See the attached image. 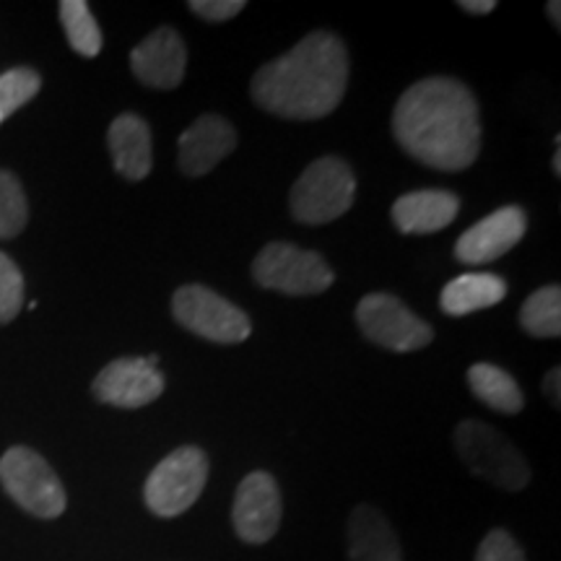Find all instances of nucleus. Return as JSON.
<instances>
[{"instance_id": "1", "label": "nucleus", "mask_w": 561, "mask_h": 561, "mask_svg": "<svg viewBox=\"0 0 561 561\" xmlns=\"http://www.w3.org/2000/svg\"><path fill=\"white\" fill-rule=\"evenodd\" d=\"M392 133L421 164L439 172H462L481 151L479 102L462 81L432 76L413 83L398 100Z\"/></svg>"}, {"instance_id": "2", "label": "nucleus", "mask_w": 561, "mask_h": 561, "mask_svg": "<svg viewBox=\"0 0 561 561\" xmlns=\"http://www.w3.org/2000/svg\"><path fill=\"white\" fill-rule=\"evenodd\" d=\"M348 53L339 34L312 32L252 76V100L284 121H320L343 102Z\"/></svg>"}, {"instance_id": "3", "label": "nucleus", "mask_w": 561, "mask_h": 561, "mask_svg": "<svg viewBox=\"0 0 561 561\" xmlns=\"http://www.w3.org/2000/svg\"><path fill=\"white\" fill-rule=\"evenodd\" d=\"M455 450L468 471L502 491H523L530 483V466L525 455L494 426L479 419L460 421L455 430Z\"/></svg>"}, {"instance_id": "4", "label": "nucleus", "mask_w": 561, "mask_h": 561, "mask_svg": "<svg viewBox=\"0 0 561 561\" xmlns=\"http://www.w3.org/2000/svg\"><path fill=\"white\" fill-rule=\"evenodd\" d=\"M356 178L339 157L314 159L299 180L294 182L289 206L291 216L301 224H331L354 206Z\"/></svg>"}, {"instance_id": "5", "label": "nucleus", "mask_w": 561, "mask_h": 561, "mask_svg": "<svg viewBox=\"0 0 561 561\" xmlns=\"http://www.w3.org/2000/svg\"><path fill=\"white\" fill-rule=\"evenodd\" d=\"M252 278L263 289L310 297L331 289L335 273L318 252L301 250L291 242H271L252 261Z\"/></svg>"}, {"instance_id": "6", "label": "nucleus", "mask_w": 561, "mask_h": 561, "mask_svg": "<svg viewBox=\"0 0 561 561\" xmlns=\"http://www.w3.org/2000/svg\"><path fill=\"white\" fill-rule=\"evenodd\" d=\"M0 483H3L5 494L34 517L55 520L66 512L68 496L60 479L55 476L50 462L30 447H11L0 458Z\"/></svg>"}, {"instance_id": "7", "label": "nucleus", "mask_w": 561, "mask_h": 561, "mask_svg": "<svg viewBox=\"0 0 561 561\" xmlns=\"http://www.w3.org/2000/svg\"><path fill=\"white\" fill-rule=\"evenodd\" d=\"M208 481V458L201 447H178L149 473L144 500L157 517H178L198 502Z\"/></svg>"}, {"instance_id": "8", "label": "nucleus", "mask_w": 561, "mask_h": 561, "mask_svg": "<svg viewBox=\"0 0 561 561\" xmlns=\"http://www.w3.org/2000/svg\"><path fill=\"white\" fill-rule=\"evenodd\" d=\"M172 314L185 331L221 346L248 341L252 333V322L240 307L201 284L180 286L174 291Z\"/></svg>"}, {"instance_id": "9", "label": "nucleus", "mask_w": 561, "mask_h": 561, "mask_svg": "<svg viewBox=\"0 0 561 561\" xmlns=\"http://www.w3.org/2000/svg\"><path fill=\"white\" fill-rule=\"evenodd\" d=\"M356 322L362 333L377 346L409 354L426 348L434 339L430 322L413 314L401 299L392 294H369L356 307Z\"/></svg>"}, {"instance_id": "10", "label": "nucleus", "mask_w": 561, "mask_h": 561, "mask_svg": "<svg viewBox=\"0 0 561 561\" xmlns=\"http://www.w3.org/2000/svg\"><path fill=\"white\" fill-rule=\"evenodd\" d=\"M280 489L276 479L265 471H252L244 476L234 494L231 523L234 533L244 543H265L276 536L280 525Z\"/></svg>"}, {"instance_id": "11", "label": "nucleus", "mask_w": 561, "mask_h": 561, "mask_svg": "<svg viewBox=\"0 0 561 561\" xmlns=\"http://www.w3.org/2000/svg\"><path fill=\"white\" fill-rule=\"evenodd\" d=\"M94 398L115 409H144L164 392V375L146 359H115L91 385Z\"/></svg>"}, {"instance_id": "12", "label": "nucleus", "mask_w": 561, "mask_h": 561, "mask_svg": "<svg viewBox=\"0 0 561 561\" xmlns=\"http://www.w3.org/2000/svg\"><path fill=\"white\" fill-rule=\"evenodd\" d=\"M528 231V216L520 206H504L473 224L455 244V257L466 265H483L507 255Z\"/></svg>"}, {"instance_id": "13", "label": "nucleus", "mask_w": 561, "mask_h": 561, "mask_svg": "<svg viewBox=\"0 0 561 561\" xmlns=\"http://www.w3.org/2000/svg\"><path fill=\"white\" fill-rule=\"evenodd\" d=\"M187 50L185 42L172 26L151 32L130 53V68L140 83L151 89H178L185 79Z\"/></svg>"}, {"instance_id": "14", "label": "nucleus", "mask_w": 561, "mask_h": 561, "mask_svg": "<svg viewBox=\"0 0 561 561\" xmlns=\"http://www.w3.org/2000/svg\"><path fill=\"white\" fill-rule=\"evenodd\" d=\"M234 149V125L221 115H203L180 136V170L187 178H203Z\"/></svg>"}, {"instance_id": "15", "label": "nucleus", "mask_w": 561, "mask_h": 561, "mask_svg": "<svg viewBox=\"0 0 561 561\" xmlns=\"http://www.w3.org/2000/svg\"><path fill=\"white\" fill-rule=\"evenodd\" d=\"M107 144L112 153V164L125 180L140 182L149 178L153 167L151 128L140 115L125 112L115 117L107 130Z\"/></svg>"}, {"instance_id": "16", "label": "nucleus", "mask_w": 561, "mask_h": 561, "mask_svg": "<svg viewBox=\"0 0 561 561\" xmlns=\"http://www.w3.org/2000/svg\"><path fill=\"white\" fill-rule=\"evenodd\" d=\"M460 210V198L447 191L405 193L392 203V224L403 234H434L447 229Z\"/></svg>"}, {"instance_id": "17", "label": "nucleus", "mask_w": 561, "mask_h": 561, "mask_svg": "<svg viewBox=\"0 0 561 561\" xmlns=\"http://www.w3.org/2000/svg\"><path fill=\"white\" fill-rule=\"evenodd\" d=\"M351 561H403V549L388 517L371 504H359L348 517Z\"/></svg>"}, {"instance_id": "18", "label": "nucleus", "mask_w": 561, "mask_h": 561, "mask_svg": "<svg viewBox=\"0 0 561 561\" xmlns=\"http://www.w3.org/2000/svg\"><path fill=\"white\" fill-rule=\"evenodd\" d=\"M504 297H507V280L494 273H462L442 289L439 307L453 318H466L471 312L500 305Z\"/></svg>"}, {"instance_id": "19", "label": "nucleus", "mask_w": 561, "mask_h": 561, "mask_svg": "<svg viewBox=\"0 0 561 561\" xmlns=\"http://www.w3.org/2000/svg\"><path fill=\"white\" fill-rule=\"evenodd\" d=\"M466 380L473 396L479 398L483 405H489V409L507 413V416L523 411L525 398H523L520 385L515 382V377H512L510 371L496 367V364H489V362L473 364V367L468 369Z\"/></svg>"}, {"instance_id": "20", "label": "nucleus", "mask_w": 561, "mask_h": 561, "mask_svg": "<svg viewBox=\"0 0 561 561\" xmlns=\"http://www.w3.org/2000/svg\"><path fill=\"white\" fill-rule=\"evenodd\" d=\"M523 331L533 339H559L561 335V289L541 286L525 299L520 310Z\"/></svg>"}, {"instance_id": "21", "label": "nucleus", "mask_w": 561, "mask_h": 561, "mask_svg": "<svg viewBox=\"0 0 561 561\" xmlns=\"http://www.w3.org/2000/svg\"><path fill=\"white\" fill-rule=\"evenodd\" d=\"M60 21L66 37L76 53L83 58H96L102 50V32L96 24L94 13L83 0H62L60 3Z\"/></svg>"}, {"instance_id": "22", "label": "nucleus", "mask_w": 561, "mask_h": 561, "mask_svg": "<svg viewBox=\"0 0 561 561\" xmlns=\"http://www.w3.org/2000/svg\"><path fill=\"white\" fill-rule=\"evenodd\" d=\"M30 221V203L24 187L11 172L0 170V240H13Z\"/></svg>"}, {"instance_id": "23", "label": "nucleus", "mask_w": 561, "mask_h": 561, "mask_svg": "<svg viewBox=\"0 0 561 561\" xmlns=\"http://www.w3.org/2000/svg\"><path fill=\"white\" fill-rule=\"evenodd\" d=\"M42 79L32 68H11L0 73V123H5L13 112L30 104L39 94Z\"/></svg>"}, {"instance_id": "24", "label": "nucleus", "mask_w": 561, "mask_h": 561, "mask_svg": "<svg viewBox=\"0 0 561 561\" xmlns=\"http://www.w3.org/2000/svg\"><path fill=\"white\" fill-rule=\"evenodd\" d=\"M24 307V276L5 252H0V322H11Z\"/></svg>"}, {"instance_id": "25", "label": "nucleus", "mask_w": 561, "mask_h": 561, "mask_svg": "<svg viewBox=\"0 0 561 561\" xmlns=\"http://www.w3.org/2000/svg\"><path fill=\"white\" fill-rule=\"evenodd\" d=\"M476 561H525V553L520 543L512 538V533L494 528L481 541L479 551H476Z\"/></svg>"}, {"instance_id": "26", "label": "nucleus", "mask_w": 561, "mask_h": 561, "mask_svg": "<svg viewBox=\"0 0 561 561\" xmlns=\"http://www.w3.org/2000/svg\"><path fill=\"white\" fill-rule=\"evenodd\" d=\"M187 9H191L195 16L219 24V21L240 16V11H244V0H191Z\"/></svg>"}, {"instance_id": "27", "label": "nucleus", "mask_w": 561, "mask_h": 561, "mask_svg": "<svg viewBox=\"0 0 561 561\" xmlns=\"http://www.w3.org/2000/svg\"><path fill=\"white\" fill-rule=\"evenodd\" d=\"M559 385H561V369L553 367L549 375L543 377V396L553 403V409H559V405H561V388H559Z\"/></svg>"}, {"instance_id": "28", "label": "nucleus", "mask_w": 561, "mask_h": 561, "mask_svg": "<svg viewBox=\"0 0 561 561\" xmlns=\"http://www.w3.org/2000/svg\"><path fill=\"white\" fill-rule=\"evenodd\" d=\"M458 5L466 13H473V16H486V13L496 9L494 0H460Z\"/></svg>"}, {"instance_id": "29", "label": "nucleus", "mask_w": 561, "mask_h": 561, "mask_svg": "<svg viewBox=\"0 0 561 561\" xmlns=\"http://www.w3.org/2000/svg\"><path fill=\"white\" fill-rule=\"evenodd\" d=\"M546 11H549V19L553 21V26H557V30H559V26H561V3H559V0H553V3H549V5H546Z\"/></svg>"}, {"instance_id": "30", "label": "nucleus", "mask_w": 561, "mask_h": 561, "mask_svg": "<svg viewBox=\"0 0 561 561\" xmlns=\"http://www.w3.org/2000/svg\"><path fill=\"white\" fill-rule=\"evenodd\" d=\"M553 172L561 174V151L557 149V153H553Z\"/></svg>"}]
</instances>
